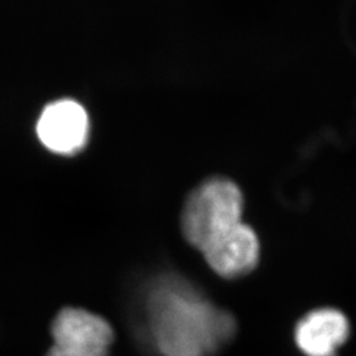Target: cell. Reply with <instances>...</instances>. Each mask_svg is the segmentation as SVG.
<instances>
[{
	"instance_id": "cell-1",
	"label": "cell",
	"mask_w": 356,
	"mask_h": 356,
	"mask_svg": "<svg viewBox=\"0 0 356 356\" xmlns=\"http://www.w3.org/2000/svg\"><path fill=\"white\" fill-rule=\"evenodd\" d=\"M143 310L147 338L161 356H211L236 330L229 312L172 273L148 285Z\"/></svg>"
},
{
	"instance_id": "cell-2",
	"label": "cell",
	"mask_w": 356,
	"mask_h": 356,
	"mask_svg": "<svg viewBox=\"0 0 356 356\" xmlns=\"http://www.w3.org/2000/svg\"><path fill=\"white\" fill-rule=\"evenodd\" d=\"M244 197L231 178H206L189 193L182 213L181 229L193 247L204 251L216 238L242 223Z\"/></svg>"
},
{
	"instance_id": "cell-3",
	"label": "cell",
	"mask_w": 356,
	"mask_h": 356,
	"mask_svg": "<svg viewBox=\"0 0 356 356\" xmlns=\"http://www.w3.org/2000/svg\"><path fill=\"white\" fill-rule=\"evenodd\" d=\"M53 346L47 356H107L114 331L106 319L89 310L65 307L51 325Z\"/></svg>"
},
{
	"instance_id": "cell-4",
	"label": "cell",
	"mask_w": 356,
	"mask_h": 356,
	"mask_svg": "<svg viewBox=\"0 0 356 356\" xmlns=\"http://www.w3.org/2000/svg\"><path fill=\"white\" fill-rule=\"evenodd\" d=\"M89 131L86 110L70 99L45 107L38 122V139L44 147L64 156L82 151L89 139Z\"/></svg>"
},
{
	"instance_id": "cell-5",
	"label": "cell",
	"mask_w": 356,
	"mask_h": 356,
	"mask_svg": "<svg viewBox=\"0 0 356 356\" xmlns=\"http://www.w3.org/2000/svg\"><path fill=\"white\" fill-rule=\"evenodd\" d=\"M202 254L218 276L238 279L257 266L260 242L254 229L242 222L210 243Z\"/></svg>"
},
{
	"instance_id": "cell-6",
	"label": "cell",
	"mask_w": 356,
	"mask_h": 356,
	"mask_svg": "<svg viewBox=\"0 0 356 356\" xmlns=\"http://www.w3.org/2000/svg\"><path fill=\"white\" fill-rule=\"evenodd\" d=\"M350 322L341 310L322 307L307 313L296 326L294 339L306 356H337L348 339Z\"/></svg>"
}]
</instances>
